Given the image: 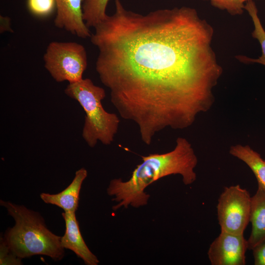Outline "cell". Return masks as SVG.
<instances>
[{"instance_id":"obj_1","label":"cell","mask_w":265,"mask_h":265,"mask_svg":"<svg viewBox=\"0 0 265 265\" xmlns=\"http://www.w3.org/2000/svg\"><path fill=\"white\" fill-rule=\"evenodd\" d=\"M112 15L97 25L96 70L121 117L150 145L165 129L191 126L214 102L223 68L212 47L214 30L193 8L142 15L115 0Z\"/></svg>"},{"instance_id":"obj_2","label":"cell","mask_w":265,"mask_h":265,"mask_svg":"<svg viewBox=\"0 0 265 265\" xmlns=\"http://www.w3.org/2000/svg\"><path fill=\"white\" fill-rule=\"evenodd\" d=\"M142 162L136 166L131 178L123 181L121 178L110 181L107 193L113 196L117 204L112 207L117 210L129 206L139 208L148 204L150 195L145 188L158 180L172 174H179L186 185L196 179L194 170L198 159L190 142L179 137L174 149L163 154H151L141 156Z\"/></svg>"},{"instance_id":"obj_3","label":"cell","mask_w":265,"mask_h":265,"mask_svg":"<svg viewBox=\"0 0 265 265\" xmlns=\"http://www.w3.org/2000/svg\"><path fill=\"white\" fill-rule=\"evenodd\" d=\"M0 205L15 221L14 225L8 228L2 237L17 256L23 259L44 255L55 261L63 258L65 249L61 237L48 228L39 212L9 201L0 200Z\"/></svg>"},{"instance_id":"obj_4","label":"cell","mask_w":265,"mask_h":265,"mask_svg":"<svg viewBox=\"0 0 265 265\" xmlns=\"http://www.w3.org/2000/svg\"><path fill=\"white\" fill-rule=\"evenodd\" d=\"M64 92L76 100L85 113L82 136L87 144L91 148L98 141L110 145L118 132L120 121L116 114L107 112L103 107L105 90L95 85L90 79L82 78L69 83Z\"/></svg>"},{"instance_id":"obj_5","label":"cell","mask_w":265,"mask_h":265,"mask_svg":"<svg viewBox=\"0 0 265 265\" xmlns=\"http://www.w3.org/2000/svg\"><path fill=\"white\" fill-rule=\"evenodd\" d=\"M43 58L45 68L58 82L73 83L81 80L87 66L85 48L74 42H51Z\"/></svg>"},{"instance_id":"obj_6","label":"cell","mask_w":265,"mask_h":265,"mask_svg":"<svg viewBox=\"0 0 265 265\" xmlns=\"http://www.w3.org/2000/svg\"><path fill=\"white\" fill-rule=\"evenodd\" d=\"M251 197L239 185L224 188L216 207L221 231L243 234L250 222Z\"/></svg>"},{"instance_id":"obj_7","label":"cell","mask_w":265,"mask_h":265,"mask_svg":"<svg viewBox=\"0 0 265 265\" xmlns=\"http://www.w3.org/2000/svg\"><path fill=\"white\" fill-rule=\"evenodd\" d=\"M247 249L243 234L221 231L210 244L208 256L212 265H244Z\"/></svg>"},{"instance_id":"obj_8","label":"cell","mask_w":265,"mask_h":265,"mask_svg":"<svg viewBox=\"0 0 265 265\" xmlns=\"http://www.w3.org/2000/svg\"><path fill=\"white\" fill-rule=\"evenodd\" d=\"M84 0H55L56 15L55 26L81 38L91 37V34L83 20Z\"/></svg>"},{"instance_id":"obj_9","label":"cell","mask_w":265,"mask_h":265,"mask_svg":"<svg viewBox=\"0 0 265 265\" xmlns=\"http://www.w3.org/2000/svg\"><path fill=\"white\" fill-rule=\"evenodd\" d=\"M62 216L65 223V231L61 237L63 248L69 249L86 265H98L99 261L85 243L80 229L76 212H64Z\"/></svg>"},{"instance_id":"obj_10","label":"cell","mask_w":265,"mask_h":265,"mask_svg":"<svg viewBox=\"0 0 265 265\" xmlns=\"http://www.w3.org/2000/svg\"><path fill=\"white\" fill-rule=\"evenodd\" d=\"M87 176V170L81 168L76 172L73 181L63 190L56 194L42 192L40 197L45 203L55 205L64 212H76L81 186Z\"/></svg>"},{"instance_id":"obj_11","label":"cell","mask_w":265,"mask_h":265,"mask_svg":"<svg viewBox=\"0 0 265 265\" xmlns=\"http://www.w3.org/2000/svg\"><path fill=\"white\" fill-rule=\"evenodd\" d=\"M250 222L252 230L247 240L248 249L252 250L265 241V190L259 187L251 197Z\"/></svg>"},{"instance_id":"obj_12","label":"cell","mask_w":265,"mask_h":265,"mask_svg":"<svg viewBox=\"0 0 265 265\" xmlns=\"http://www.w3.org/2000/svg\"><path fill=\"white\" fill-rule=\"evenodd\" d=\"M229 152L249 167L257 179L258 187L265 190V160L260 155L248 145L240 144L232 146Z\"/></svg>"},{"instance_id":"obj_13","label":"cell","mask_w":265,"mask_h":265,"mask_svg":"<svg viewBox=\"0 0 265 265\" xmlns=\"http://www.w3.org/2000/svg\"><path fill=\"white\" fill-rule=\"evenodd\" d=\"M244 10L248 12L253 21L254 28L252 36L260 43L262 55L258 58H250L241 55H237L235 57L244 63H257L265 66V30L258 15V9L253 0H248L245 3Z\"/></svg>"},{"instance_id":"obj_14","label":"cell","mask_w":265,"mask_h":265,"mask_svg":"<svg viewBox=\"0 0 265 265\" xmlns=\"http://www.w3.org/2000/svg\"><path fill=\"white\" fill-rule=\"evenodd\" d=\"M109 0H84L82 4L83 20L88 27H95L105 20L107 15L106 8Z\"/></svg>"},{"instance_id":"obj_15","label":"cell","mask_w":265,"mask_h":265,"mask_svg":"<svg viewBox=\"0 0 265 265\" xmlns=\"http://www.w3.org/2000/svg\"><path fill=\"white\" fill-rule=\"evenodd\" d=\"M209 0L213 7L226 10L233 16L243 14L245 3L250 0Z\"/></svg>"},{"instance_id":"obj_16","label":"cell","mask_w":265,"mask_h":265,"mask_svg":"<svg viewBox=\"0 0 265 265\" xmlns=\"http://www.w3.org/2000/svg\"><path fill=\"white\" fill-rule=\"evenodd\" d=\"M55 6V0H27L29 11L40 17L49 16L52 13Z\"/></svg>"},{"instance_id":"obj_17","label":"cell","mask_w":265,"mask_h":265,"mask_svg":"<svg viewBox=\"0 0 265 265\" xmlns=\"http://www.w3.org/2000/svg\"><path fill=\"white\" fill-rule=\"evenodd\" d=\"M22 259L17 256L5 242L2 236L0 238V265H21Z\"/></svg>"},{"instance_id":"obj_18","label":"cell","mask_w":265,"mask_h":265,"mask_svg":"<svg viewBox=\"0 0 265 265\" xmlns=\"http://www.w3.org/2000/svg\"><path fill=\"white\" fill-rule=\"evenodd\" d=\"M255 265H265V241L253 250Z\"/></svg>"},{"instance_id":"obj_19","label":"cell","mask_w":265,"mask_h":265,"mask_svg":"<svg viewBox=\"0 0 265 265\" xmlns=\"http://www.w3.org/2000/svg\"><path fill=\"white\" fill-rule=\"evenodd\" d=\"M0 33L6 31L13 32L11 27L10 19L6 16H0Z\"/></svg>"}]
</instances>
